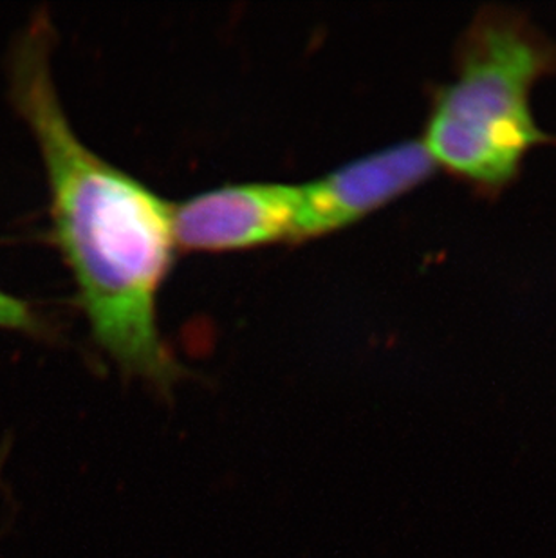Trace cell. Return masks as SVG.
<instances>
[{"label": "cell", "mask_w": 556, "mask_h": 558, "mask_svg": "<svg viewBox=\"0 0 556 558\" xmlns=\"http://www.w3.org/2000/svg\"><path fill=\"white\" fill-rule=\"evenodd\" d=\"M55 29L38 13L10 54V93L43 158L53 238L96 343L121 369L168 389L181 367L158 326L172 266V203L101 158L63 109L51 68Z\"/></svg>", "instance_id": "1"}, {"label": "cell", "mask_w": 556, "mask_h": 558, "mask_svg": "<svg viewBox=\"0 0 556 558\" xmlns=\"http://www.w3.org/2000/svg\"><path fill=\"white\" fill-rule=\"evenodd\" d=\"M555 68V46L524 16L481 13L426 122L421 143L432 161L481 189L508 185L525 156L547 142L531 112V90Z\"/></svg>", "instance_id": "2"}, {"label": "cell", "mask_w": 556, "mask_h": 558, "mask_svg": "<svg viewBox=\"0 0 556 558\" xmlns=\"http://www.w3.org/2000/svg\"><path fill=\"white\" fill-rule=\"evenodd\" d=\"M302 192L288 183L219 186L172 203L173 239L190 252L299 243Z\"/></svg>", "instance_id": "3"}, {"label": "cell", "mask_w": 556, "mask_h": 558, "mask_svg": "<svg viewBox=\"0 0 556 558\" xmlns=\"http://www.w3.org/2000/svg\"><path fill=\"white\" fill-rule=\"evenodd\" d=\"M434 169L436 163L421 140H410L352 159L300 185V241L351 227L425 183Z\"/></svg>", "instance_id": "4"}, {"label": "cell", "mask_w": 556, "mask_h": 558, "mask_svg": "<svg viewBox=\"0 0 556 558\" xmlns=\"http://www.w3.org/2000/svg\"><path fill=\"white\" fill-rule=\"evenodd\" d=\"M0 329L10 331H43V322L26 301L0 290Z\"/></svg>", "instance_id": "5"}]
</instances>
